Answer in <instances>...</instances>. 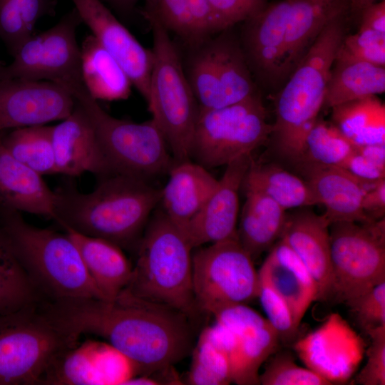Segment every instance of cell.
Instances as JSON below:
<instances>
[{"mask_svg": "<svg viewBox=\"0 0 385 385\" xmlns=\"http://www.w3.org/2000/svg\"><path fill=\"white\" fill-rule=\"evenodd\" d=\"M214 317L237 339L232 363V382L240 385L260 384L261 365L279 347L277 332L267 319L247 304L227 307Z\"/></svg>", "mask_w": 385, "mask_h": 385, "instance_id": "d6986e66", "label": "cell"}, {"mask_svg": "<svg viewBox=\"0 0 385 385\" xmlns=\"http://www.w3.org/2000/svg\"><path fill=\"white\" fill-rule=\"evenodd\" d=\"M54 192L52 219L63 230L103 238L122 249L138 245L160 199V189L148 181L120 173L99 177L88 193L72 185Z\"/></svg>", "mask_w": 385, "mask_h": 385, "instance_id": "3957f363", "label": "cell"}, {"mask_svg": "<svg viewBox=\"0 0 385 385\" xmlns=\"http://www.w3.org/2000/svg\"><path fill=\"white\" fill-rule=\"evenodd\" d=\"M259 374L262 385H330L326 379L309 369L298 366L287 351H276L265 361Z\"/></svg>", "mask_w": 385, "mask_h": 385, "instance_id": "74e56055", "label": "cell"}, {"mask_svg": "<svg viewBox=\"0 0 385 385\" xmlns=\"http://www.w3.org/2000/svg\"><path fill=\"white\" fill-rule=\"evenodd\" d=\"M81 59L82 79L93 98L114 101L129 97L133 86L130 78L92 34L82 41Z\"/></svg>", "mask_w": 385, "mask_h": 385, "instance_id": "f546056e", "label": "cell"}, {"mask_svg": "<svg viewBox=\"0 0 385 385\" xmlns=\"http://www.w3.org/2000/svg\"><path fill=\"white\" fill-rule=\"evenodd\" d=\"M301 260L315 282L318 301L331 290L329 224L325 217L300 210L287 216L280 237Z\"/></svg>", "mask_w": 385, "mask_h": 385, "instance_id": "603a6c76", "label": "cell"}, {"mask_svg": "<svg viewBox=\"0 0 385 385\" xmlns=\"http://www.w3.org/2000/svg\"><path fill=\"white\" fill-rule=\"evenodd\" d=\"M267 319L277 332L280 342H293L298 327L286 302L266 283L260 281L258 297Z\"/></svg>", "mask_w": 385, "mask_h": 385, "instance_id": "60d3db41", "label": "cell"}, {"mask_svg": "<svg viewBox=\"0 0 385 385\" xmlns=\"http://www.w3.org/2000/svg\"><path fill=\"white\" fill-rule=\"evenodd\" d=\"M294 348L307 368L332 384L348 381L365 351L363 339L339 313L330 314L319 327L297 340Z\"/></svg>", "mask_w": 385, "mask_h": 385, "instance_id": "e0dca14e", "label": "cell"}, {"mask_svg": "<svg viewBox=\"0 0 385 385\" xmlns=\"http://www.w3.org/2000/svg\"><path fill=\"white\" fill-rule=\"evenodd\" d=\"M138 374L134 363L108 342L87 339L60 351L41 384L120 385Z\"/></svg>", "mask_w": 385, "mask_h": 385, "instance_id": "2e32d148", "label": "cell"}, {"mask_svg": "<svg viewBox=\"0 0 385 385\" xmlns=\"http://www.w3.org/2000/svg\"><path fill=\"white\" fill-rule=\"evenodd\" d=\"M385 91V67L348 56L339 51L327 83L323 107H332Z\"/></svg>", "mask_w": 385, "mask_h": 385, "instance_id": "f1b7e54d", "label": "cell"}, {"mask_svg": "<svg viewBox=\"0 0 385 385\" xmlns=\"http://www.w3.org/2000/svg\"><path fill=\"white\" fill-rule=\"evenodd\" d=\"M362 29L385 34V0L374 2L366 7L359 16Z\"/></svg>", "mask_w": 385, "mask_h": 385, "instance_id": "c3c4849f", "label": "cell"}, {"mask_svg": "<svg viewBox=\"0 0 385 385\" xmlns=\"http://www.w3.org/2000/svg\"><path fill=\"white\" fill-rule=\"evenodd\" d=\"M354 176L369 182L385 178V168L371 161L355 150L341 167Z\"/></svg>", "mask_w": 385, "mask_h": 385, "instance_id": "bcb514c9", "label": "cell"}, {"mask_svg": "<svg viewBox=\"0 0 385 385\" xmlns=\"http://www.w3.org/2000/svg\"><path fill=\"white\" fill-rule=\"evenodd\" d=\"M38 303L0 314V385L41 384L53 359L79 342Z\"/></svg>", "mask_w": 385, "mask_h": 385, "instance_id": "ba28073f", "label": "cell"}, {"mask_svg": "<svg viewBox=\"0 0 385 385\" xmlns=\"http://www.w3.org/2000/svg\"><path fill=\"white\" fill-rule=\"evenodd\" d=\"M362 210L371 220L384 218L385 213V178L375 182L366 190L362 200Z\"/></svg>", "mask_w": 385, "mask_h": 385, "instance_id": "7dc6e473", "label": "cell"}, {"mask_svg": "<svg viewBox=\"0 0 385 385\" xmlns=\"http://www.w3.org/2000/svg\"><path fill=\"white\" fill-rule=\"evenodd\" d=\"M57 0H0V39L13 56L31 36L36 23L53 15Z\"/></svg>", "mask_w": 385, "mask_h": 385, "instance_id": "836d02e7", "label": "cell"}, {"mask_svg": "<svg viewBox=\"0 0 385 385\" xmlns=\"http://www.w3.org/2000/svg\"><path fill=\"white\" fill-rule=\"evenodd\" d=\"M371 338L366 361L356 375L355 381L361 385L385 384V327L367 333Z\"/></svg>", "mask_w": 385, "mask_h": 385, "instance_id": "ee69618b", "label": "cell"}, {"mask_svg": "<svg viewBox=\"0 0 385 385\" xmlns=\"http://www.w3.org/2000/svg\"><path fill=\"white\" fill-rule=\"evenodd\" d=\"M76 102L71 113L51 126L57 173L74 177L91 173L98 178L112 174L88 116Z\"/></svg>", "mask_w": 385, "mask_h": 385, "instance_id": "44dd1931", "label": "cell"}, {"mask_svg": "<svg viewBox=\"0 0 385 385\" xmlns=\"http://www.w3.org/2000/svg\"><path fill=\"white\" fill-rule=\"evenodd\" d=\"M377 0H348L349 13L353 16L359 18L362 11L370 4L376 2Z\"/></svg>", "mask_w": 385, "mask_h": 385, "instance_id": "f907efd6", "label": "cell"}, {"mask_svg": "<svg viewBox=\"0 0 385 385\" xmlns=\"http://www.w3.org/2000/svg\"><path fill=\"white\" fill-rule=\"evenodd\" d=\"M160 189L161 210L183 230L202 210L218 180L192 160L175 163Z\"/></svg>", "mask_w": 385, "mask_h": 385, "instance_id": "d4e9b609", "label": "cell"}, {"mask_svg": "<svg viewBox=\"0 0 385 385\" xmlns=\"http://www.w3.org/2000/svg\"><path fill=\"white\" fill-rule=\"evenodd\" d=\"M272 129L258 93L227 106L199 108L191 160L207 169L227 165L252 154L268 139Z\"/></svg>", "mask_w": 385, "mask_h": 385, "instance_id": "30bf717a", "label": "cell"}, {"mask_svg": "<svg viewBox=\"0 0 385 385\" xmlns=\"http://www.w3.org/2000/svg\"><path fill=\"white\" fill-rule=\"evenodd\" d=\"M338 51L357 60L385 67V34L359 29L345 35Z\"/></svg>", "mask_w": 385, "mask_h": 385, "instance_id": "b9f144b4", "label": "cell"}, {"mask_svg": "<svg viewBox=\"0 0 385 385\" xmlns=\"http://www.w3.org/2000/svg\"><path fill=\"white\" fill-rule=\"evenodd\" d=\"M82 20L73 7L53 26L28 38L12 56L4 72L11 77L56 83L73 94L86 88L82 79L81 46L76 39Z\"/></svg>", "mask_w": 385, "mask_h": 385, "instance_id": "5bb4252c", "label": "cell"}, {"mask_svg": "<svg viewBox=\"0 0 385 385\" xmlns=\"http://www.w3.org/2000/svg\"><path fill=\"white\" fill-rule=\"evenodd\" d=\"M117 10L128 13L135 6L138 0H105Z\"/></svg>", "mask_w": 385, "mask_h": 385, "instance_id": "816d5d0a", "label": "cell"}, {"mask_svg": "<svg viewBox=\"0 0 385 385\" xmlns=\"http://www.w3.org/2000/svg\"><path fill=\"white\" fill-rule=\"evenodd\" d=\"M231 29L188 46L183 64L200 108L227 106L257 93L240 38Z\"/></svg>", "mask_w": 385, "mask_h": 385, "instance_id": "8fae6325", "label": "cell"}, {"mask_svg": "<svg viewBox=\"0 0 385 385\" xmlns=\"http://www.w3.org/2000/svg\"><path fill=\"white\" fill-rule=\"evenodd\" d=\"M252 160L249 154L226 165L202 210L184 230L194 249L237 237L239 191Z\"/></svg>", "mask_w": 385, "mask_h": 385, "instance_id": "ffe728a7", "label": "cell"}, {"mask_svg": "<svg viewBox=\"0 0 385 385\" xmlns=\"http://www.w3.org/2000/svg\"><path fill=\"white\" fill-rule=\"evenodd\" d=\"M356 150L376 165L385 168V144L356 145Z\"/></svg>", "mask_w": 385, "mask_h": 385, "instance_id": "681fc988", "label": "cell"}, {"mask_svg": "<svg viewBox=\"0 0 385 385\" xmlns=\"http://www.w3.org/2000/svg\"><path fill=\"white\" fill-rule=\"evenodd\" d=\"M355 150L356 145L332 122L318 118L305 138L297 163L342 167Z\"/></svg>", "mask_w": 385, "mask_h": 385, "instance_id": "d590c367", "label": "cell"}, {"mask_svg": "<svg viewBox=\"0 0 385 385\" xmlns=\"http://www.w3.org/2000/svg\"><path fill=\"white\" fill-rule=\"evenodd\" d=\"M39 297L0 228V314L39 302Z\"/></svg>", "mask_w": 385, "mask_h": 385, "instance_id": "e575fe53", "label": "cell"}, {"mask_svg": "<svg viewBox=\"0 0 385 385\" xmlns=\"http://www.w3.org/2000/svg\"><path fill=\"white\" fill-rule=\"evenodd\" d=\"M43 308L65 331L104 339L134 363L138 375L171 369L195 346L190 317L127 289L111 299L46 302Z\"/></svg>", "mask_w": 385, "mask_h": 385, "instance_id": "6da1fadb", "label": "cell"}, {"mask_svg": "<svg viewBox=\"0 0 385 385\" xmlns=\"http://www.w3.org/2000/svg\"><path fill=\"white\" fill-rule=\"evenodd\" d=\"M243 185L265 194L284 210L317 205L306 181L272 164L252 160Z\"/></svg>", "mask_w": 385, "mask_h": 385, "instance_id": "1f68e13d", "label": "cell"}, {"mask_svg": "<svg viewBox=\"0 0 385 385\" xmlns=\"http://www.w3.org/2000/svg\"><path fill=\"white\" fill-rule=\"evenodd\" d=\"M137 247L125 289L192 318L198 310L192 288L194 248L185 232L160 209L150 217Z\"/></svg>", "mask_w": 385, "mask_h": 385, "instance_id": "8992f818", "label": "cell"}, {"mask_svg": "<svg viewBox=\"0 0 385 385\" xmlns=\"http://www.w3.org/2000/svg\"><path fill=\"white\" fill-rule=\"evenodd\" d=\"M192 288L197 309L212 315L258 297V272L237 237L192 252Z\"/></svg>", "mask_w": 385, "mask_h": 385, "instance_id": "7c38bea8", "label": "cell"}, {"mask_svg": "<svg viewBox=\"0 0 385 385\" xmlns=\"http://www.w3.org/2000/svg\"><path fill=\"white\" fill-rule=\"evenodd\" d=\"M88 116L112 173L149 181L175 164L166 139L151 118L137 123L111 115L86 88L73 95Z\"/></svg>", "mask_w": 385, "mask_h": 385, "instance_id": "9c48e42d", "label": "cell"}, {"mask_svg": "<svg viewBox=\"0 0 385 385\" xmlns=\"http://www.w3.org/2000/svg\"><path fill=\"white\" fill-rule=\"evenodd\" d=\"M55 192L42 175L13 157L0 135V205L53 218Z\"/></svg>", "mask_w": 385, "mask_h": 385, "instance_id": "484cf974", "label": "cell"}, {"mask_svg": "<svg viewBox=\"0 0 385 385\" xmlns=\"http://www.w3.org/2000/svg\"><path fill=\"white\" fill-rule=\"evenodd\" d=\"M140 13L156 19L162 26L183 39L188 46L197 42L188 0H145Z\"/></svg>", "mask_w": 385, "mask_h": 385, "instance_id": "f35d334b", "label": "cell"}, {"mask_svg": "<svg viewBox=\"0 0 385 385\" xmlns=\"http://www.w3.org/2000/svg\"><path fill=\"white\" fill-rule=\"evenodd\" d=\"M348 0H280L244 22L239 38L255 81L279 89Z\"/></svg>", "mask_w": 385, "mask_h": 385, "instance_id": "7a4b0ae2", "label": "cell"}, {"mask_svg": "<svg viewBox=\"0 0 385 385\" xmlns=\"http://www.w3.org/2000/svg\"><path fill=\"white\" fill-rule=\"evenodd\" d=\"M64 231L76 245L90 277L105 299L115 297L127 287L133 265L120 247L70 229Z\"/></svg>", "mask_w": 385, "mask_h": 385, "instance_id": "4316f807", "label": "cell"}, {"mask_svg": "<svg viewBox=\"0 0 385 385\" xmlns=\"http://www.w3.org/2000/svg\"><path fill=\"white\" fill-rule=\"evenodd\" d=\"M331 109L332 122L355 145L385 144V106L376 96Z\"/></svg>", "mask_w": 385, "mask_h": 385, "instance_id": "4dcf8cb0", "label": "cell"}, {"mask_svg": "<svg viewBox=\"0 0 385 385\" xmlns=\"http://www.w3.org/2000/svg\"><path fill=\"white\" fill-rule=\"evenodd\" d=\"M187 382L193 385H227L232 382L227 356L200 334L192 351Z\"/></svg>", "mask_w": 385, "mask_h": 385, "instance_id": "8d00e7d4", "label": "cell"}, {"mask_svg": "<svg viewBox=\"0 0 385 385\" xmlns=\"http://www.w3.org/2000/svg\"><path fill=\"white\" fill-rule=\"evenodd\" d=\"M287 216L286 210L270 197L246 189L237 237L253 260L279 239Z\"/></svg>", "mask_w": 385, "mask_h": 385, "instance_id": "83f0119b", "label": "cell"}, {"mask_svg": "<svg viewBox=\"0 0 385 385\" xmlns=\"http://www.w3.org/2000/svg\"><path fill=\"white\" fill-rule=\"evenodd\" d=\"M344 303L359 327L365 333L385 327V281Z\"/></svg>", "mask_w": 385, "mask_h": 385, "instance_id": "ab89813d", "label": "cell"}, {"mask_svg": "<svg viewBox=\"0 0 385 385\" xmlns=\"http://www.w3.org/2000/svg\"><path fill=\"white\" fill-rule=\"evenodd\" d=\"M259 279L268 284L287 304L299 326L311 304L318 301L315 282L299 257L279 238L257 271Z\"/></svg>", "mask_w": 385, "mask_h": 385, "instance_id": "cb8c5ba5", "label": "cell"}, {"mask_svg": "<svg viewBox=\"0 0 385 385\" xmlns=\"http://www.w3.org/2000/svg\"><path fill=\"white\" fill-rule=\"evenodd\" d=\"M306 183L329 225L337 222L373 221L362 210L363 197L376 181L361 180L338 166L303 165Z\"/></svg>", "mask_w": 385, "mask_h": 385, "instance_id": "7402d4cb", "label": "cell"}, {"mask_svg": "<svg viewBox=\"0 0 385 385\" xmlns=\"http://www.w3.org/2000/svg\"><path fill=\"white\" fill-rule=\"evenodd\" d=\"M0 205V228L40 294L49 302L105 299L67 233L35 227Z\"/></svg>", "mask_w": 385, "mask_h": 385, "instance_id": "277c9868", "label": "cell"}, {"mask_svg": "<svg viewBox=\"0 0 385 385\" xmlns=\"http://www.w3.org/2000/svg\"><path fill=\"white\" fill-rule=\"evenodd\" d=\"M82 22L117 61L148 103L153 65L151 49L144 47L101 0H69Z\"/></svg>", "mask_w": 385, "mask_h": 385, "instance_id": "ac0fdd59", "label": "cell"}, {"mask_svg": "<svg viewBox=\"0 0 385 385\" xmlns=\"http://www.w3.org/2000/svg\"><path fill=\"white\" fill-rule=\"evenodd\" d=\"M76 103L62 86L9 76L0 63V133L62 120L71 113Z\"/></svg>", "mask_w": 385, "mask_h": 385, "instance_id": "9a60e30c", "label": "cell"}, {"mask_svg": "<svg viewBox=\"0 0 385 385\" xmlns=\"http://www.w3.org/2000/svg\"><path fill=\"white\" fill-rule=\"evenodd\" d=\"M331 290L338 302L359 296L385 281L384 218L329 225Z\"/></svg>", "mask_w": 385, "mask_h": 385, "instance_id": "4fadbf2b", "label": "cell"}, {"mask_svg": "<svg viewBox=\"0 0 385 385\" xmlns=\"http://www.w3.org/2000/svg\"><path fill=\"white\" fill-rule=\"evenodd\" d=\"M348 14H339L324 26L277 95L271 135L279 153L294 162L300 158L305 138L323 108L331 68L346 35Z\"/></svg>", "mask_w": 385, "mask_h": 385, "instance_id": "5b68a950", "label": "cell"}, {"mask_svg": "<svg viewBox=\"0 0 385 385\" xmlns=\"http://www.w3.org/2000/svg\"><path fill=\"white\" fill-rule=\"evenodd\" d=\"M197 42L216 34L213 11L209 0H188Z\"/></svg>", "mask_w": 385, "mask_h": 385, "instance_id": "f6af8a7d", "label": "cell"}, {"mask_svg": "<svg viewBox=\"0 0 385 385\" xmlns=\"http://www.w3.org/2000/svg\"><path fill=\"white\" fill-rule=\"evenodd\" d=\"M3 145L16 160L41 175L56 174L51 126L18 128L0 133Z\"/></svg>", "mask_w": 385, "mask_h": 385, "instance_id": "d6a6232c", "label": "cell"}, {"mask_svg": "<svg viewBox=\"0 0 385 385\" xmlns=\"http://www.w3.org/2000/svg\"><path fill=\"white\" fill-rule=\"evenodd\" d=\"M143 17L153 36L148 109L166 139L174 163L190 161L199 106L170 33L154 17Z\"/></svg>", "mask_w": 385, "mask_h": 385, "instance_id": "52a82bcc", "label": "cell"}, {"mask_svg": "<svg viewBox=\"0 0 385 385\" xmlns=\"http://www.w3.org/2000/svg\"><path fill=\"white\" fill-rule=\"evenodd\" d=\"M213 11L216 32L232 28L258 14L267 0H209Z\"/></svg>", "mask_w": 385, "mask_h": 385, "instance_id": "7bdbcfd3", "label": "cell"}]
</instances>
